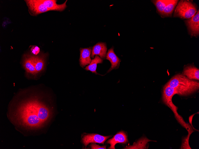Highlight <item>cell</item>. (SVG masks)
Returning <instances> with one entry per match:
<instances>
[{"label": "cell", "mask_w": 199, "mask_h": 149, "mask_svg": "<svg viewBox=\"0 0 199 149\" xmlns=\"http://www.w3.org/2000/svg\"><path fill=\"white\" fill-rule=\"evenodd\" d=\"M80 65L81 67L83 68L86 65H88L91 62V48H80Z\"/></svg>", "instance_id": "30bf717a"}, {"label": "cell", "mask_w": 199, "mask_h": 149, "mask_svg": "<svg viewBox=\"0 0 199 149\" xmlns=\"http://www.w3.org/2000/svg\"><path fill=\"white\" fill-rule=\"evenodd\" d=\"M38 117L41 120H46L49 115V111L47 108L44 106H40L38 110Z\"/></svg>", "instance_id": "d6986e66"}, {"label": "cell", "mask_w": 199, "mask_h": 149, "mask_svg": "<svg viewBox=\"0 0 199 149\" xmlns=\"http://www.w3.org/2000/svg\"><path fill=\"white\" fill-rule=\"evenodd\" d=\"M189 34L192 37H198L199 34V11L191 18L184 21Z\"/></svg>", "instance_id": "3957f363"}, {"label": "cell", "mask_w": 199, "mask_h": 149, "mask_svg": "<svg viewBox=\"0 0 199 149\" xmlns=\"http://www.w3.org/2000/svg\"><path fill=\"white\" fill-rule=\"evenodd\" d=\"M178 0H169V1L165 8L161 16L162 17H170L177 4Z\"/></svg>", "instance_id": "9a60e30c"}, {"label": "cell", "mask_w": 199, "mask_h": 149, "mask_svg": "<svg viewBox=\"0 0 199 149\" xmlns=\"http://www.w3.org/2000/svg\"><path fill=\"white\" fill-rule=\"evenodd\" d=\"M166 84L173 88L177 94L184 96L192 94L199 88L198 81L189 79L182 74L175 75Z\"/></svg>", "instance_id": "6da1fadb"}, {"label": "cell", "mask_w": 199, "mask_h": 149, "mask_svg": "<svg viewBox=\"0 0 199 149\" xmlns=\"http://www.w3.org/2000/svg\"><path fill=\"white\" fill-rule=\"evenodd\" d=\"M128 142L126 134L123 131H121L115 135L114 137L107 142V143L110 145L109 149H115V145L118 143H126Z\"/></svg>", "instance_id": "ba28073f"}, {"label": "cell", "mask_w": 199, "mask_h": 149, "mask_svg": "<svg viewBox=\"0 0 199 149\" xmlns=\"http://www.w3.org/2000/svg\"><path fill=\"white\" fill-rule=\"evenodd\" d=\"M151 140L146 138L140 139L132 146H126L124 149H144L147 143Z\"/></svg>", "instance_id": "ac0fdd59"}, {"label": "cell", "mask_w": 199, "mask_h": 149, "mask_svg": "<svg viewBox=\"0 0 199 149\" xmlns=\"http://www.w3.org/2000/svg\"><path fill=\"white\" fill-rule=\"evenodd\" d=\"M39 119L35 115H31L29 116L27 118L28 123L30 125H35L37 124L39 121Z\"/></svg>", "instance_id": "ffe728a7"}, {"label": "cell", "mask_w": 199, "mask_h": 149, "mask_svg": "<svg viewBox=\"0 0 199 149\" xmlns=\"http://www.w3.org/2000/svg\"><path fill=\"white\" fill-rule=\"evenodd\" d=\"M49 10L62 11L66 7V0L61 4H57V1L55 0H39Z\"/></svg>", "instance_id": "8fae6325"}, {"label": "cell", "mask_w": 199, "mask_h": 149, "mask_svg": "<svg viewBox=\"0 0 199 149\" xmlns=\"http://www.w3.org/2000/svg\"><path fill=\"white\" fill-rule=\"evenodd\" d=\"M182 74L189 79L199 80V70L194 65H190L185 66Z\"/></svg>", "instance_id": "8992f818"}, {"label": "cell", "mask_w": 199, "mask_h": 149, "mask_svg": "<svg viewBox=\"0 0 199 149\" xmlns=\"http://www.w3.org/2000/svg\"><path fill=\"white\" fill-rule=\"evenodd\" d=\"M29 9L35 15L50 11L39 0H25Z\"/></svg>", "instance_id": "277c9868"}, {"label": "cell", "mask_w": 199, "mask_h": 149, "mask_svg": "<svg viewBox=\"0 0 199 149\" xmlns=\"http://www.w3.org/2000/svg\"><path fill=\"white\" fill-rule=\"evenodd\" d=\"M177 94L174 89L166 84L164 86L163 92V100L166 104H171L172 98L173 95Z\"/></svg>", "instance_id": "7c38bea8"}, {"label": "cell", "mask_w": 199, "mask_h": 149, "mask_svg": "<svg viewBox=\"0 0 199 149\" xmlns=\"http://www.w3.org/2000/svg\"><path fill=\"white\" fill-rule=\"evenodd\" d=\"M36 74L43 70L44 68L45 56H31Z\"/></svg>", "instance_id": "4fadbf2b"}, {"label": "cell", "mask_w": 199, "mask_h": 149, "mask_svg": "<svg viewBox=\"0 0 199 149\" xmlns=\"http://www.w3.org/2000/svg\"><path fill=\"white\" fill-rule=\"evenodd\" d=\"M151 1L156 7L157 11L161 15L169 0H155Z\"/></svg>", "instance_id": "e0dca14e"}, {"label": "cell", "mask_w": 199, "mask_h": 149, "mask_svg": "<svg viewBox=\"0 0 199 149\" xmlns=\"http://www.w3.org/2000/svg\"><path fill=\"white\" fill-rule=\"evenodd\" d=\"M107 47L105 43L99 42L95 44L92 48L91 55V58H94L95 55L99 56L102 59L106 58Z\"/></svg>", "instance_id": "52a82bcc"}, {"label": "cell", "mask_w": 199, "mask_h": 149, "mask_svg": "<svg viewBox=\"0 0 199 149\" xmlns=\"http://www.w3.org/2000/svg\"><path fill=\"white\" fill-rule=\"evenodd\" d=\"M23 65L26 71L33 75L36 74L31 56H26L24 60Z\"/></svg>", "instance_id": "5bb4252c"}, {"label": "cell", "mask_w": 199, "mask_h": 149, "mask_svg": "<svg viewBox=\"0 0 199 149\" xmlns=\"http://www.w3.org/2000/svg\"><path fill=\"white\" fill-rule=\"evenodd\" d=\"M90 147L92 149H106V146H100L96 144H91L90 145Z\"/></svg>", "instance_id": "44dd1931"}, {"label": "cell", "mask_w": 199, "mask_h": 149, "mask_svg": "<svg viewBox=\"0 0 199 149\" xmlns=\"http://www.w3.org/2000/svg\"><path fill=\"white\" fill-rule=\"evenodd\" d=\"M103 61L102 59L98 55H96L94 59L91 60L90 63L85 67V69L97 74H98L96 71L97 65L98 64L102 63Z\"/></svg>", "instance_id": "2e32d148"}, {"label": "cell", "mask_w": 199, "mask_h": 149, "mask_svg": "<svg viewBox=\"0 0 199 149\" xmlns=\"http://www.w3.org/2000/svg\"><path fill=\"white\" fill-rule=\"evenodd\" d=\"M198 10L197 5L192 1L181 0L175 10L173 17L189 19L195 15Z\"/></svg>", "instance_id": "7a4b0ae2"}, {"label": "cell", "mask_w": 199, "mask_h": 149, "mask_svg": "<svg viewBox=\"0 0 199 149\" xmlns=\"http://www.w3.org/2000/svg\"><path fill=\"white\" fill-rule=\"evenodd\" d=\"M32 54L34 55H37L40 52V48L37 46H33L31 49Z\"/></svg>", "instance_id": "7402d4cb"}, {"label": "cell", "mask_w": 199, "mask_h": 149, "mask_svg": "<svg viewBox=\"0 0 199 149\" xmlns=\"http://www.w3.org/2000/svg\"><path fill=\"white\" fill-rule=\"evenodd\" d=\"M110 136H105L97 134H88L83 137L82 142L86 147L90 143H97L103 144Z\"/></svg>", "instance_id": "5b68a950"}, {"label": "cell", "mask_w": 199, "mask_h": 149, "mask_svg": "<svg viewBox=\"0 0 199 149\" xmlns=\"http://www.w3.org/2000/svg\"><path fill=\"white\" fill-rule=\"evenodd\" d=\"M106 59L109 60L111 64V68L108 70V72H110L113 69H116L119 68L121 60L115 54L113 47L108 50L106 54Z\"/></svg>", "instance_id": "9c48e42d"}]
</instances>
